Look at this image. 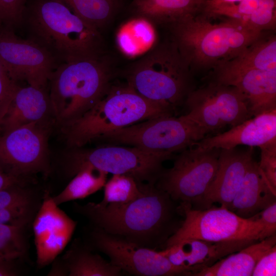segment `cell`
Returning a JSON list of instances; mask_svg holds the SVG:
<instances>
[{
  "label": "cell",
  "mask_w": 276,
  "mask_h": 276,
  "mask_svg": "<svg viewBox=\"0 0 276 276\" xmlns=\"http://www.w3.org/2000/svg\"><path fill=\"white\" fill-rule=\"evenodd\" d=\"M73 209L106 233L156 250L164 248L182 222L178 205L154 184L142 183L140 195L127 203L74 202Z\"/></svg>",
  "instance_id": "cell-1"
},
{
  "label": "cell",
  "mask_w": 276,
  "mask_h": 276,
  "mask_svg": "<svg viewBox=\"0 0 276 276\" xmlns=\"http://www.w3.org/2000/svg\"><path fill=\"white\" fill-rule=\"evenodd\" d=\"M170 25L173 43L191 70L214 68L235 58L262 36V32L236 19L212 24L206 15L187 16Z\"/></svg>",
  "instance_id": "cell-2"
},
{
  "label": "cell",
  "mask_w": 276,
  "mask_h": 276,
  "mask_svg": "<svg viewBox=\"0 0 276 276\" xmlns=\"http://www.w3.org/2000/svg\"><path fill=\"white\" fill-rule=\"evenodd\" d=\"M174 109L151 102L129 85H112L107 94L78 118L60 126L67 149L83 147L114 130Z\"/></svg>",
  "instance_id": "cell-3"
},
{
  "label": "cell",
  "mask_w": 276,
  "mask_h": 276,
  "mask_svg": "<svg viewBox=\"0 0 276 276\" xmlns=\"http://www.w3.org/2000/svg\"><path fill=\"white\" fill-rule=\"evenodd\" d=\"M35 40L64 62L101 57L102 39L91 26L57 0H39L29 17Z\"/></svg>",
  "instance_id": "cell-4"
},
{
  "label": "cell",
  "mask_w": 276,
  "mask_h": 276,
  "mask_svg": "<svg viewBox=\"0 0 276 276\" xmlns=\"http://www.w3.org/2000/svg\"><path fill=\"white\" fill-rule=\"evenodd\" d=\"M111 77L101 57L57 66L49 82L56 124L60 126L73 121L92 108L109 90Z\"/></svg>",
  "instance_id": "cell-5"
},
{
  "label": "cell",
  "mask_w": 276,
  "mask_h": 276,
  "mask_svg": "<svg viewBox=\"0 0 276 276\" xmlns=\"http://www.w3.org/2000/svg\"><path fill=\"white\" fill-rule=\"evenodd\" d=\"M126 79L143 98L174 109L193 89L190 67L173 42L156 48L134 64Z\"/></svg>",
  "instance_id": "cell-6"
},
{
  "label": "cell",
  "mask_w": 276,
  "mask_h": 276,
  "mask_svg": "<svg viewBox=\"0 0 276 276\" xmlns=\"http://www.w3.org/2000/svg\"><path fill=\"white\" fill-rule=\"evenodd\" d=\"M173 153L153 152L135 147L108 144L94 148L67 149L61 160L65 176L72 178L85 166L112 174H125L138 182L155 184L164 170L163 163Z\"/></svg>",
  "instance_id": "cell-7"
},
{
  "label": "cell",
  "mask_w": 276,
  "mask_h": 276,
  "mask_svg": "<svg viewBox=\"0 0 276 276\" xmlns=\"http://www.w3.org/2000/svg\"><path fill=\"white\" fill-rule=\"evenodd\" d=\"M205 133L185 119L165 115L111 132L100 140L153 152H180L201 140Z\"/></svg>",
  "instance_id": "cell-8"
},
{
  "label": "cell",
  "mask_w": 276,
  "mask_h": 276,
  "mask_svg": "<svg viewBox=\"0 0 276 276\" xmlns=\"http://www.w3.org/2000/svg\"><path fill=\"white\" fill-rule=\"evenodd\" d=\"M179 204L178 209L183 220L167 240L164 248L181 240L190 239L212 242L260 240L261 227L252 217L242 218L221 205L202 210L193 209L188 203Z\"/></svg>",
  "instance_id": "cell-9"
},
{
  "label": "cell",
  "mask_w": 276,
  "mask_h": 276,
  "mask_svg": "<svg viewBox=\"0 0 276 276\" xmlns=\"http://www.w3.org/2000/svg\"><path fill=\"white\" fill-rule=\"evenodd\" d=\"M220 152L197 147L180 151L172 167L164 169L155 186L176 202L202 203L216 173Z\"/></svg>",
  "instance_id": "cell-10"
},
{
  "label": "cell",
  "mask_w": 276,
  "mask_h": 276,
  "mask_svg": "<svg viewBox=\"0 0 276 276\" xmlns=\"http://www.w3.org/2000/svg\"><path fill=\"white\" fill-rule=\"evenodd\" d=\"M185 101L188 111L183 117L205 134L227 125L235 126L252 116L247 100L237 88L214 81L192 90Z\"/></svg>",
  "instance_id": "cell-11"
},
{
  "label": "cell",
  "mask_w": 276,
  "mask_h": 276,
  "mask_svg": "<svg viewBox=\"0 0 276 276\" xmlns=\"http://www.w3.org/2000/svg\"><path fill=\"white\" fill-rule=\"evenodd\" d=\"M84 241L94 251L108 257L122 271L138 276L191 275L190 268L173 265L158 251L140 246L90 224Z\"/></svg>",
  "instance_id": "cell-12"
},
{
  "label": "cell",
  "mask_w": 276,
  "mask_h": 276,
  "mask_svg": "<svg viewBox=\"0 0 276 276\" xmlns=\"http://www.w3.org/2000/svg\"><path fill=\"white\" fill-rule=\"evenodd\" d=\"M52 122L34 123L0 134V163L17 175L48 177L52 171L48 140Z\"/></svg>",
  "instance_id": "cell-13"
},
{
  "label": "cell",
  "mask_w": 276,
  "mask_h": 276,
  "mask_svg": "<svg viewBox=\"0 0 276 276\" xmlns=\"http://www.w3.org/2000/svg\"><path fill=\"white\" fill-rule=\"evenodd\" d=\"M0 61L10 78L18 84L47 88L52 74L57 67L56 58L34 39H24L13 28L0 25Z\"/></svg>",
  "instance_id": "cell-14"
},
{
  "label": "cell",
  "mask_w": 276,
  "mask_h": 276,
  "mask_svg": "<svg viewBox=\"0 0 276 276\" xmlns=\"http://www.w3.org/2000/svg\"><path fill=\"white\" fill-rule=\"evenodd\" d=\"M46 192L32 223L38 268L51 264L71 240L77 222L59 208Z\"/></svg>",
  "instance_id": "cell-15"
},
{
  "label": "cell",
  "mask_w": 276,
  "mask_h": 276,
  "mask_svg": "<svg viewBox=\"0 0 276 276\" xmlns=\"http://www.w3.org/2000/svg\"><path fill=\"white\" fill-rule=\"evenodd\" d=\"M214 69L213 81L237 88L247 100L251 116L276 109V72L234 67L224 63Z\"/></svg>",
  "instance_id": "cell-16"
},
{
  "label": "cell",
  "mask_w": 276,
  "mask_h": 276,
  "mask_svg": "<svg viewBox=\"0 0 276 276\" xmlns=\"http://www.w3.org/2000/svg\"><path fill=\"white\" fill-rule=\"evenodd\" d=\"M257 241L240 239L212 242L190 239L181 240L158 251L173 265L191 268L194 273Z\"/></svg>",
  "instance_id": "cell-17"
},
{
  "label": "cell",
  "mask_w": 276,
  "mask_h": 276,
  "mask_svg": "<svg viewBox=\"0 0 276 276\" xmlns=\"http://www.w3.org/2000/svg\"><path fill=\"white\" fill-rule=\"evenodd\" d=\"M253 148L220 149L218 169L202 203L207 208L217 202L226 208L229 206L254 158Z\"/></svg>",
  "instance_id": "cell-18"
},
{
  "label": "cell",
  "mask_w": 276,
  "mask_h": 276,
  "mask_svg": "<svg viewBox=\"0 0 276 276\" xmlns=\"http://www.w3.org/2000/svg\"><path fill=\"white\" fill-rule=\"evenodd\" d=\"M276 140V109L249 118L219 134L204 137L196 143L201 149H229L239 145L260 147Z\"/></svg>",
  "instance_id": "cell-19"
},
{
  "label": "cell",
  "mask_w": 276,
  "mask_h": 276,
  "mask_svg": "<svg viewBox=\"0 0 276 276\" xmlns=\"http://www.w3.org/2000/svg\"><path fill=\"white\" fill-rule=\"evenodd\" d=\"M48 122L56 124L47 88L19 85L0 122V132L34 123Z\"/></svg>",
  "instance_id": "cell-20"
},
{
  "label": "cell",
  "mask_w": 276,
  "mask_h": 276,
  "mask_svg": "<svg viewBox=\"0 0 276 276\" xmlns=\"http://www.w3.org/2000/svg\"><path fill=\"white\" fill-rule=\"evenodd\" d=\"M34 183L21 181L0 190V224L30 228L46 193L33 187Z\"/></svg>",
  "instance_id": "cell-21"
},
{
  "label": "cell",
  "mask_w": 276,
  "mask_h": 276,
  "mask_svg": "<svg viewBox=\"0 0 276 276\" xmlns=\"http://www.w3.org/2000/svg\"><path fill=\"white\" fill-rule=\"evenodd\" d=\"M80 239H75L64 254L52 263L48 275L120 276L122 270L103 258Z\"/></svg>",
  "instance_id": "cell-22"
},
{
  "label": "cell",
  "mask_w": 276,
  "mask_h": 276,
  "mask_svg": "<svg viewBox=\"0 0 276 276\" xmlns=\"http://www.w3.org/2000/svg\"><path fill=\"white\" fill-rule=\"evenodd\" d=\"M276 190L273 189L261 175L254 158L233 201L227 208L237 215L250 218L275 201Z\"/></svg>",
  "instance_id": "cell-23"
},
{
  "label": "cell",
  "mask_w": 276,
  "mask_h": 276,
  "mask_svg": "<svg viewBox=\"0 0 276 276\" xmlns=\"http://www.w3.org/2000/svg\"><path fill=\"white\" fill-rule=\"evenodd\" d=\"M275 244L274 234L225 256L192 276H251L259 259Z\"/></svg>",
  "instance_id": "cell-24"
},
{
  "label": "cell",
  "mask_w": 276,
  "mask_h": 276,
  "mask_svg": "<svg viewBox=\"0 0 276 276\" xmlns=\"http://www.w3.org/2000/svg\"><path fill=\"white\" fill-rule=\"evenodd\" d=\"M207 0H140L137 9L143 17L159 23L174 22L203 10Z\"/></svg>",
  "instance_id": "cell-25"
},
{
  "label": "cell",
  "mask_w": 276,
  "mask_h": 276,
  "mask_svg": "<svg viewBox=\"0 0 276 276\" xmlns=\"http://www.w3.org/2000/svg\"><path fill=\"white\" fill-rule=\"evenodd\" d=\"M156 39L150 21L144 17L132 19L124 24L117 35L118 44L127 56L135 57L149 51Z\"/></svg>",
  "instance_id": "cell-26"
},
{
  "label": "cell",
  "mask_w": 276,
  "mask_h": 276,
  "mask_svg": "<svg viewBox=\"0 0 276 276\" xmlns=\"http://www.w3.org/2000/svg\"><path fill=\"white\" fill-rule=\"evenodd\" d=\"M108 173L91 166H85L72 177L65 188L53 197L55 203L60 204L85 198L103 188Z\"/></svg>",
  "instance_id": "cell-27"
},
{
  "label": "cell",
  "mask_w": 276,
  "mask_h": 276,
  "mask_svg": "<svg viewBox=\"0 0 276 276\" xmlns=\"http://www.w3.org/2000/svg\"><path fill=\"white\" fill-rule=\"evenodd\" d=\"M223 63L234 67L276 72L275 36H261L235 58Z\"/></svg>",
  "instance_id": "cell-28"
},
{
  "label": "cell",
  "mask_w": 276,
  "mask_h": 276,
  "mask_svg": "<svg viewBox=\"0 0 276 276\" xmlns=\"http://www.w3.org/2000/svg\"><path fill=\"white\" fill-rule=\"evenodd\" d=\"M88 24L98 29L111 18L113 11L112 0H57Z\"/></svg>",
  "instance_id": "cell-29"
},
{
  "label": "cell",
  "mask_w": 276,
  "mask_h": 276,
  "mask_svg": "<svg viewBox=\"0 0 276 276\" xmlns=\"http://www.w3.org/2000/svg\"><path fill=\"white\" fill-rule=\"evenodd\" d=\"M28 229L0 224V258L21 261L26 259L29 246Z\"/></svg>",
  "instance_id": "cell-30"
},
{
  "label": "cell",
  "mask_w": 276,
  "mask_h": 276,
  "mask_svg": "<svg viewBox=\"0 0 276 276\" xmlns=\"http://www.w3.org/2000/svg\"><path fill=\"white\" fill-rule=\"evenodd\" d=\"M133 177L125 174H112L104 186L102 204L131 201L141 193V185Z\"/></svg>",
  "instance_id": "cell-31"
},
{
  "label": "cell",
  "mask_w": 276,
  "mask_h": 276,
  "mask_svg": "<svg viewBox=\"0 0 276 276\" xmlns=\"http://www.w3.org/2000/svg\"><path fill=\"white\" fill-rule=\"evenodd\" d=\"M246 25L259 32L275 30L276 0H259L257 8L248 16Z\"/></svg>",
  "instance_id": "cell-32"
},
{
  "label": "cell",
  "mask_w": 276,
  "mask_h": 276,
  "mask_svg": "<svg viewBox=\"0 0 276 276\" xmlns=\"http://www.w3.org/2000/svg\"><path fill=\"white\" fill-rule=\"evenodd\" d=\"M258 2L259 0H242L215 7L204 13L208 17L224 16L239 20L246 25L248 16L257 8Z\"/></svg>",
  "instance_id": "cell-33"
},
{
  "label": "cell",
  "mask_w": 276,
  "mask_h": 276,
  "mask_svg": "<svg viewBox=\"0 0 276 276\" xmlns=\"http://www.w3.org/2000/svg\"><path fill=\"white\" fill-rule=\"evenodd\" d=\"M261 149L259 171L268 185L276 190V140L264 144Z\"/></svg>",
  "instance_id": "cell-34"
},
{
  "label": "cell",
  "mask_w": 276,
  "mask_h": 276,
  "mask_svg": "<svg viewBox=\"0 0 276 276\" xmlns=\"http://www.w3.org/2000/svg\"><path fill=\"white\" fill-rule=\"evenodd\" d=\"M26 0H0V16L2 24L12 28L22 20Z\"/></svg>",
  "instance_id": "cell-35"
},
{
  "label": "cell",
  "mask_w": 276,
  "mask_h": 276,
  "mask_svg": "<svg viewBox=\"0 0 276 276\" xmlns=\"http://www.w3.org/2000/svg\"><path fill=\"white\" fill-rule=\"evenodd\" d=\"M19 85L10 77L0 61V122L6 114Z\"/></svg>",
  "instance_id": "cell-36"
},
{
  "label": "cell",
  "mask_w": 276,
  "mask_h": 276,
  "mask_svg": "<svg viewBox=\"0 0 276 276\" xmlns=\"http://www.w3.org/2000/svg\"><path fill=\"white\" fill-rule=\"evenodd\" d=\"M252 217L261 227L260 240L275 234L276 202L271 203Z\"/></svg>",
  "instance_id": "cell-37"
},
{
  "label": "cell",
  "mask_w": 276,
  "mask_h": 276,
  "mask_svg": "<svg viewBox=\"0 0 276 276\" xmlns=\"http://www.w3.org/2000/svg\"><path fill=\"white\" fill-rule=\"evenodd\" d=\"M276 275V245L265 253L257 262L252 276Z\"/></svg>",
  "instance_id": "cell-38"
},
{
  "label": "cell",
  "mask_w": 276,
  "mask_h": 276,
  "mask_svg": "<svg viewBox=\"0 0 276 276\" xmlns=\"http://www.w3.org/2000/svg\"><path fill=\"white\" fill-rule=\"evenodd\" d=\"M32 179L17 175L0 163V190L17 182Z\"/></svg>",
  "instance_id": "cell-39"
},
{
  "label": "cell",
  "mask_w": 276,
  "mask_h": 276,
  "mask_svg": "<svg viewBox=\"0 0 276 276\" xmlns=\"http://www.w3.org/2000/svg\"><path fill=\"white\" fill-rule=\"evenodd\" d=\"M20 260L0 258V276H15L20 274L18 262Z\"/></svg>",
  "instance_id": "cell-40"
},
{
  "label": "cell",
  "mask_w": 276,
  "mask_h": 276,
  "mask_svg": "<svg viewBox=\"0 0 276 276\" xmlns=\"http://www.w3.org/2000/svg\"><path fill=\"white\" fill-rule=\"evenodd\" d=\"M242 0H207L205 2L203 11L205 12L215 7L232 3H235Z\"/></svg>",
  "instance_id": "cell-41"
},
{
  "label": "cell",
  "mask_w": 276,
  "mask_h": 276,
  "mask_svg": "<svg viewBox=\"0 0 276 276\" xmlns=\"http://www.w3.org/2000/svg\"><path fill=\"white\" fill-rule=\"evenodd\" d=\"M2 24L1 16H0V25Z\"/></svg>",
  "instance_id": "cell-42"
}]
</instances>
